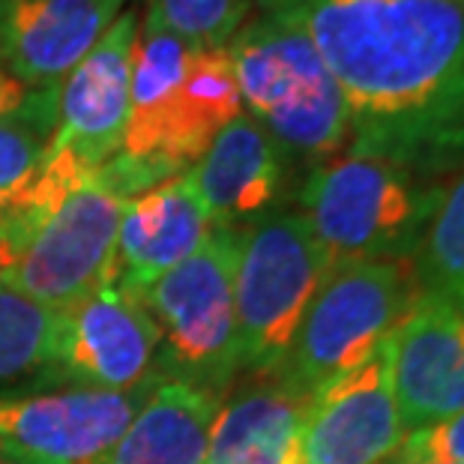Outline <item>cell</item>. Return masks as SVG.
I'll list each match as a JSON object with an SVG mask.
<instances>
[{"label": "cell", "instance_id": "cell-21", "mask_svg": "<svg viewBox=\"0 0 464 464\" xmlns=\"http://www.w3.org/2000/svg\"><path fill=\"white\" fill-rule=\"evenodd\" d=\"M57 312L45 309L0 279V383L52 362Z\"/></svg>", "mask_w": 464, "mask_h": 464}, {"label": "cell", "instance_id": "cell-14", "mask_svg": "<svg viewBox=\"0 0 464 464\" xmlns=\"http://www.w3.org/2000/svg\"><path fill=\"white\" fill-rule=\"evenodd\" d=\"M210 228L213 222L189 171L177 174L126 201L121 228H117L114 266L108 279L126 294L144 300V294L162 276L180 266L198 249Z\"/></svg>", "mask_w": 464, "mask_h": 464}, {"label": "cell", "instance_id": "cell-16", "mask_svg": "<svg viewBox=\"0 0 464 464\" xmlns=\"http://www.w3.org/2000/svg\"><path fill=\"white\" fill-rule=\"evenodd\" d=\"M461 365L464 312L420 294L392 333V383L404 429H420L434 420Z\"/></svg>", "mask_w": 464, "mask_h": 464}, {"label": "cell", "instance_id": "cell-9", "mask_svg": "<svg viewBox=\"0 0 464 464\" xmlns=\"http://www.w3.org/2000/svg\"><path fill=\"white\" fill-rule=\"evenodd\" d=\"M160 330L147 305L105 279L82 303L57 312L52 362L54 381L72 390L126 392L150 378Z\"/></svg>", "mask_w": 464, "mask_h": 464}, {"label": "cell", "instance_id": "cell-4", "mask_svg": "<svg viewBox=\"0 0 464 464\" xmlns=\"http://www.w3.org/2000/svg\"><path fill=\"white\" fill-rule=\"evenodd\" d=\"M225 48L246 114L279 144L285 160L314 168L348 150V102L297 22L276 13L246 18Z\"/></svg>", "mask_w": 464, "mask_h": 464}, {"label": "cell", "instance_id": "cell-23", "mask_svg": "<svg viewBox=\"0 0 464 464\" xmlns=\"http://www.w3.org/2000/svg\"><path fill=\"white\" fill-rule=\"evenodd\" d=\"M387 464H464V411L411 429Z\"/></svg>", "mask_w": 464, "mask_h": 464}, {"label": "cell", "instance_id": "cell-25", "mask_svg": "<svg viewBox=\"0 0 464 464\" xmlns=\"http://www.w3.org/2000/svg\"><path fill=\"white\" fill-rule=\"evenodd\" d=\"M459 411H464V365H461V372L456 374V378H452L447 396H443L438 413H434V420H443V417H450V413H459Z\"/></svg>", "mask_w": 464, "mask_h": 464}, {"label": "cell", "instance_id": "cell-12", "mask_svg": "<svg viewBox=\"0 0 464 464\" xmlns=\"http://www.w3.org/2000/svg\"><path fill=\"white\" fill-rule=\"evenodd\" d=\"M160 381L162 374L156 372L126 392L63 390L0 399V443L36 459L87 464L121 438Z\"/></svg>", "mask_w": 464, "mask_h": 464}, {"label": "cell", "instance_id": "cell-1", "mask_svg": "<svg viewBox=\"0 0 464 464\" xmlns=\"http://www.w3.org/2000/svg\"><path fill=\"white\" fill-rule=\"evenodd\" d=\"M276 15L309 34L339 82L348 153L431 180L464 171L461 0H309Z\"/></svg>", "mask_w": 464, "mask_h": 464}, {"label": "cell", "instance_id": "cell-27", "mask_svg": "<svg viewBox=\"0 0 464 464\" xmlns=\"http://www.w3.org/2000/svg\"><path fill=\"white\" fill-rule=\"evenodd\" d=\"M252 4L261 6V13H285V9L297 6V4H309V0H252ZM464 4V0H461Z\"/></svg>", "mask_w": 464, "mask_h": 464}, {"label": "cell", "instance_id": "cell-13", "mask_svg": "<svg viewBox=\"0 0 464 464\" xmlns=\"http://www.w3.org/2000/svg\"><path fill=\"white\" fill-rule=\"evenodd\" d=\"M126 0H0V63L27 91L61 87Z\"/></svg>", "mask_w": 464, "mask_h": 464}, {"label": "cell", "instance_id": "cell-22", "mask_svg": "<svg viewBox=\"0 0 464 464\" xmlns=\"http://www.w3.org/2000/svg\"><path fill=\"white\" fill-rule=\"evenodd\" d=\"M252 0H147V13L201 48H225L249 18Z\"/></svg>", "mask_w": 464, "mask_h": 464}, {"label": "cell", "instance_id": "cell-17", "mask_svg": "<svg viewBox=\"0 0 464 464\" xmlns=\"http://www.w3.org/2000/svg\"><path fill=\"white\" fill-rule=\"evenodd\" d=\"M309 404L279 374L252 378L216 413L207 464H300Z\"/></svg>", "mask_w": 464, "mask_h": 464}, {"label": "cell", "instance_id": "cell-10", "mask_svg": "<svg viewBox=\"0 0 464 464\" xmlns=\"http://www.w3.org/2000/svg\"><path fill=\"white\" fill-rule=\"evenodd\" d=\"M404 434L390 335L362 365L312 396L300 464H387Z\"/></svg>", "mask_w": 464, "mask_h": 464}, {"label": "cell", "instance_id": "cell-26", "mask_svg": "<svg viewBox=\"0 0 464 464\" xmlns=\"http://www.w3.org/2000/svg\"><path fill=\"white\" fill-rule=\"evenodd\" d=\"M0 464H61V461L36 459L31 452H22V450H13V447H4V443H0Z\"/></svg>", "mask_w": 464, "mask_h": 464}, {"label": "cell", "instance_id": "cell-11", "mask_svg": "<svg viewBox=\"0 0 464 464\" xmlns=\"http://www.w3.org/2000/svg\"><path fill=\"white\" fill-rule=\"evenodd\" d=\"M135 36L138 13L123 9L84 61L63 78L48 156H66L84 171H100L121 153L130 117Z\"/></svg>", "mask_w": 464, "mask_h": 464}, {"label": "cell", "instance_id": "cell-18", "mask_svg": "<svg viewBox=\"0 0 464 464\" xmlns=\"http://www.w3.org/2000/svg\"><path fill=\"white\" fill-rule=\"evenodd\" d=\"M222 396L162 378L130 426L87 464H207Z\"/></svg>", "mask_w": 464, "mask_h": 464}, {"label": "cell", "instance_id": "cell-2", "mask_svg": "<svg viewBox=\"0 0 464 464\" xmlns=\"http://www.w3.org/2000/svg\"><path fill=\"white\" fill-rule=\"evenodd\" d=\"M126 201L100 177L43 165L22 198L0 210V279L63 312L111 276Z\"/></svg>", "mask_w": 464, "mask_h": 464}, {"label": "cell", "instance_id": "cell-19", "mask_svg": "<svg viewBox=\"0 0 464 464\" xmlns=\"http://www.w3.org/2000/svg\"><path fill=\"white\" fill-rule=\"evenodd\" d=\"M61 87L31 91L13 114L0 117V210L31 189L57 130Z\"/></svg>", "mask_w": 464, "mask_h": 464}, {"label": "cell", "instance_id": "cell-5", "mask_svg": "<svg viewBox=\"0 0 464 464\" xmlns=\"http://www.w3.org/2000/svg\"><path fill=\"white\" fill-rule=\"evenodd\" d=\"M447 180L420 177L378 156L339 153L314 165L300 189L330 264H411Z\"/></svg>", "mask_w": 464, "mask_h": 464}, {"label": "cell", "instance_id": "cell-7", "mask_svg": "<svg viewBox=\"0 0 464 464\" xmlns=\"http://www.w3.org/2000/svg\"><path fill=\"white\" fill-rule=\"evenodd\" d=\"M243 228L213 225L180 266L144 294L160 330L165 378L222 396L237 378L234 276Z\"/></svg>", "mask_w": 464, "mask_h": 464}, {"label": "cell", "instance_id": "cell-24", "mask_svg": "<svg viewBox=\"0 0 464 464\" xmlns=\"http://www.w3.org/2000/svg\"><path fill=\"white\" fill-rule=\"evenodd\" d=\"M27 87L18 82V78L9 75V69L0 63V117L4 114H13L18 105L27 100Z\"/></svg>", "mask_w": 464, "mask_h": 464}, {"label": "cell", "instance_id": "cell-6", "mask_svg": "<svg viewBox=\"0 0 464 464\" xmlns=\"http://www.w3.org/2000/svg\"><path fill=\"white\" fill-rule=\"evenodd\" d=\"M330 266L300 210H273L246 225L234 276L237 369L252 378L282 369Z\"/></svg>", "mask_w": 464, "mask_h": 464}, {"label": "cell", "instance_id": "cell-3", "mask_svg": "<svg viewBox=\"0 0 464 464\" xmlns=\"http://www.w3.org/2000/svg\"><path fill=\"white\" fill-rule=\"evenodd\" d=\"M243 114L228 48L147 45L132 61L130 117L117 160L141 192L189 171Z\"/></svg>", "mask_w": 464, "mask_h": 464}, {"label": "cell", "instance_id": "cell-20", "mask_svg": "<svg viewBox=\"0 0 464 464\" xmlns=\"http://www.w3.org/2000/svg\"><path fill=\"white\" fill-rule=\"evenodd\" d=\"M411 273L420 294L464 312V171L443 186Z\"/></svg>", "mask_w": 464, "mask_h": 464}, {"label": "cell", "instance_id": "cell-8", "mask_svg": "<svg viewBox=\"0 0 464 464\" xmlns=\"http://www.w3.org/2000/svg\"><path fill=\"white\" fill-rule=\"evenodd\" d=\"M420 291L411 264H335L303 314L288 357L276 372L294 390L314 396L357 369L408 318Z\"/></svg>", "mask_w": 464, "mask_h": 464}, {"label": "cell", "instance_id": "cell-15", "mask_svg": "<svg viewBox=\"0 0 464 464\" xmlns=\"http://www.w3.org/2000/svg\"><path fill=\"white\" fill-rule=\"evenodd\" d=\"M288 160L249 114H237L189 168L213 225L246 228L273 213L282 195Z\"/></svg>", "mask_w": 464, "mask_h": 464}]
</instances>
